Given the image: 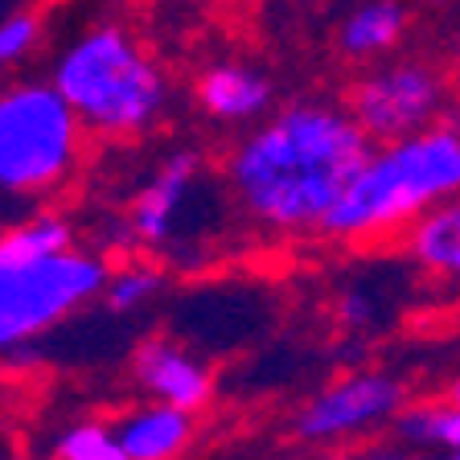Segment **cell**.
Here are the masks:
<instances>
[{
    "instance_id": "cell-1",
    "label": "cell",
    "mask_w": 460,
    "mask_h": 460,
    "mask_svg": "<svg viewBox=\"0 0 460 460\" xmlns=\"http://www.w3.org/2000/svg\"><path fill=\"white\" fill-rule=\"evenodd\" d=\"M370 153L374 140L349 107L305 99L239 140L226 161V185L255 226L276 234H321Z\"/></svg>"
},
{
    "instance_id": "cell-2",
    "label": "cell",
    "mask_w": 460,
    "mask_h": 460,
    "mask_svg": "<svg viewBox=\"0 0 460 460\" xmlns=\"http://www.w3.org/2000/svg\"><path fill=\"white\" fill-rule=\"evenodd\" d=\"M452 198H460V124L440 119L415 136L374 144L366 169L333 206L321 234L349 247L399 239Z\"/></svg>"
},
{
    "instance_id": "cell-3",
    "label": "cell",
    "mask_w": 460,
    "mask_h": 460,
    "mask_svg": "<svg viewBox=\"0 0 460 460\" xmlns=\"http://www.w3.org/2000/svg\"><path fill=\"white\" fill-rule=\"evenodd\" d=\"M58 95L78 124L99 136H136L161 119L164 78L124 29L99 25L62 49L54 66Z\"/></svg>"
},
{
    "instance_id": "cell-4",
    "label": "cell",
    "mask_w": 460,
    "mask_h": 460,
    "mask_svg": "<svg viewBox=\"0 0 460 460\" xmlns=\"http://www.w3.org/2000/svg\"><path fill=\"white\" fill-rule=\"evenodd\" d=\"M83 124L58 86L29 83L0 95V198H41L70 177Z\"/></svg>"
},
{
    "instance_id": "cell-5",
    "label": "cell",
    "mask_w": 460,
    "mask_h": 460,
    "mask_svg": "<svg viewBox=\"0 0 460 460\" xmlns=\"http://www.w3.org/2000/svg\"><path fill=\"white\" fill-rule=\"evenodd\" d=\"M107 276L111 271L103 259L86 251H66L41 263H13L0 251V354L46 333L83 300L103 296Z\"/></svg>"
},
{
    "instance_id": "cell-6",
    "label": "cell",
    "mask_w": 460,
    "mask_h": 460,
    "mask_svg": "<svg viewBox=\"0 0 460 460\" xmlns=\"http://www.w3.org/2000/svg\"><path fill=\"white\" fill-rule=\"evenodd\" d=\"M452 99V75L428 58H391L366 70L349 91V111L374 144H391L440 124Z\"/></svg>"
},
{
    "instance_id": "cell-7",
    "label": "cell",
    "mask_w": 460,
    "mask_h": 460,
    "mask_svg": "<svg viewBox=\"0 0 460 460\" xmlns=\"http://www.w3.org/2000/svg\"><path fill=\"white\" fill-rule=\"evenodd\" d=\"M407 411V386L383 370H358L341 374L325 391L300 407L296 436L308 444H333L349 436H366L374 428H386Z\"/></svg>"
},
{
    "instance_id": "cell-8",
    "label": "cell",
    "mask_w": 460,
    "mask_h": 460,
    "mask_svg": "<svg viewBox=\"0 0 460 460\" xmlns=\"http://www.w3.org/2000/svg\"><path fill=\"white\" fill-rule=\"evenodd\" d=\"M198 153L164 156L161 169L148 177V185L136 193L132 214H128V234L144 247H169L172 239H181V218L190 210V201H198Z\"/></svg>"
},
{
    "instance_id": "cell-9",
    "label": "cell",
    "mask_w": 460,
    "mask_h": 460,
    "mask_svg": "<svg viewBox=\"0 0 460 460\" xmlns=\"http://www.w3.org/2000/svg\"><path fill=\"white\" fill-rule=\"evenodd\" d=\"M132 370H136V383L156 402H169V407H181V411H201L210 402V391H214L210 370L177 341L148 337L136 349Z\"/></svg>"
},
{
    "instance_id": "cell-10",
    "label": "cell",
    "mask_w": 460,
    "mask_h": 460,
    "mask_svg": "<svg viewBox=\"0 0 460 460\" xmlns=\"http://www.w3.org/2000/svg\"><path fill=\"white\" fill-rule=\"evenodd\" d=\"M402 251L431 284H440L448 296H460V198L423 214L402 234Z\"/></svg>"
},
{
    "instance_id": "cell-11",
    "label": "cell",
    "mask_w": 460,
    "mask_h": 460,
    "mask_svg": "<svg viewBox=\"0 0 460 460\" xmlns=\"http://www.w3.org/2000/svg\"><path fill=\"white\" fill-rule=\"evenodd\" d=\"M411 29L407 0H358L337 25V49L349 62H378L402 46Z\"/></svg>"
},
{
    "instance_id": "cell-12",
    "label": "cell",
    "mask_w": 460,
    "mask_h": 460,
    "mask_svg": "<svg viewBox=\"0 0 460 460\" xmlns=\"http://www.w3.org/2000/svg\"><path fill=\"white\" fill-rule=\"evenodd\" d=\"M198 107L218 124H247L271 107V83L259 70L234 66V62H222L210 66L193 86Z\"/></svg>"
},
{
    "instance_id": "cell-13",
    "label": "cell",
    "mask_w": 460,
    "mask_h": 460,
    "mask_svg": "<svg viewBox=\"0 0 460 460\" xmlns=\"http://www.w3.org/2000/svg\"><path fill=\"white\" fill-rule=\"evenodd\" d=\"M115 436L132 460H177L193 440V411L148 402L115 420Z\"/></svg>"
},
{
    "instance_id": "cell-14",
    "label": "cell",
    "mask_w": 460,
    "mask_h": 460,
    "mask_svg": "<svg viewBox=\"0 0 460 460\" xmlns=\"http://www.w3.org/2000/svg\"><path fill=\"white\" fill-rule=\"evenodd\" d=\"M0 251L13 263H41V259L75 251V230H70V222L41 214V218H25L17 226L0 230Z\"/></svg>"
},
{
    "instance_id": "cell-15",
    "label": "cell",
    "mask_w": 460,
    "mask_h": 460,
    "mask_svg": "<svg viewBox=\"0 0 460 460\" xmlns=\"http://www.w3.org/2000/svg\"><path fill=\"white\" fill-rule=\"evenodd\" d=\"M399 440L415 448L460 452V407L452 402H407V411L394 420Z\"/></svg>"
},
{
    "instance_id": "cell-16",
    "label": "cell",
    "mask_w": 460,
    "mask_h": 460,
    "mask_svg": "<svg viewBox=\"0 0 460 460\" xmlns=\"http://www.w3.org/2000/svg\"><path fill=\"white\" fill-rule=\"evenodd\" d=\"M58 460H132V456L124 452L115 428L86 420L58 436Z\"/></svg>"
},
{
    "instance_id": "cell-17",
    "label": "cell",
    "mask_w": 460,
    "mask_h": 460,
    "mask_svg": "<svg viewBox=\"0 0 460 460\" xmlns=\"http://www.w3.org/2000/svg\"><path fill=\"white\" fill-rule=\"evenodd\" d=\"M161 284H164V276L156 268H148V263H128V268L107 276L103 300L111 313H132V308L148 305V300L161 292Z\"/></svg>"
},
{
    "instance_id": "cell-18",
    "label": "cell",
    "mask_w": 460,
    "mask_h": 460,
    "mask_svg": "<svg viewBox=\"0 0 460 460\" xmlns=\"http://www.w3.org/2000/svg\"><path fill=\"white\" fill-rule=\"evenodd\" d=\"M38 17L33 13H17V17L0 21V62H17V58H25L29 49H33V41H38Z\"/></svg>"
},
{
    "instance_id": "cell-19",
    "label": "cell",
    "mask_w": 460,
    "mask_h": 460,
    "mask_svg": "<svg viewBox=\"0 0 460 460\" xmlns=\"http://www.w3.org/2000/svg\"><path fill=\"white\" fill-rule=\"evenodd\" d=\"M325 460H415V456L399 448H370V452H337V456H325Z\"/></svg>"
},
{
    "instance_id": "cell-20",
    "label": "cell",
    "mask_w": 460,
    "mask_h": 460,
    "mask_svg": "<svg viewBox=\"0 0 460 460\" xmlns=\"http://www.w3.org/2000/svg\"><path fill=\"white\" fill-rule=\"evenodd\" d=\"M448 75H452V86L460 91V33L452 38V49H448Z\"/></svg>"
},
{
    "instance_id": "cell-21",
    "label": "cell",
    "mask_w": 460,
    "mask_h": 460,
    "mask_svg": "<svg viewBox=\"0 0 460 460\" xmlns=\"http://www.w3.org/2000/svg\"><path fill=\"white\" fill-rule=\"evenodd\" d=\"M444 402H452V407H460V366H456V374L448 378V391H444Z\"/></svg>"
},
{
    "instance_id": "cell-22",
    "label": "cell",
    "mask_w": 460,
    "mask_h": 460,
    "mask_svg": "<svg viewBox=\"0 0 460 460\" xmlns=\"http://www.w3.org/2000/svg\"><path fill=\"white\" fill-rule=\"evenodd\" d=\"M440 460H460V452H440Z\"/></svg>"
},
{
    "instance_id": "cell-23",
    "label": "cell",
    "mask_w": 460,
    "mask_h": 460,
    "mask_svg": "<svg viewBox=\"0 0 460 460\" xmlns=\"http://www.w3.org/2000/svg\"><path fill=\"white\" fill-rule=\"evenodd\" d=\"M0 66H4V62H0Z\"/></svg>"
}]
</instances>
